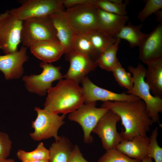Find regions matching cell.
<instances>
[{
  "mask_svg": "<svg viewBox=\"0 0 162 162\" xmlns=\"http://www.w3.org/2000/svg\"><path fill=\"white\" fill-rule=\"evenodd\" d=\"M85 97V103L110 101H132L141 99L139 98L130 94L118 93L99 87L93 83L86 76L81 82Z\"/></svg>",
  "mask_w": 162,
  "mask_h": 162,
  "instance_id": "5bb4252c",
  "label": "cell"
},
{
  "mask_svg": "<svg viewBox=\"0 0 162 162\" xmlns=\"http://www.w3.org/2000/svg\"><path fill=\"white\" fill-rule=\"evenodd\" d=\"M0 162H15V161L13 159H6L0 160Z\"/></svg>",
  "mask_w": 162,
  "mask_h": 162,
  "instance_id": "d590c367",
  "label": "cell"
},
{
  "mask_svg": "<svg viewBox=\"0 0 162 162\" xmlns=\"http://www.w3.org/2000/svg\"><path fill=\"white\" fill-rule=\"evenodd\" d=\"M128 69L132 75L134 83L131 88L127 91L128 93L143 100L153 122L159 123V114L162 112V99L151 94L149 87L145 81L146 69L140 63L135 67L129 66Z\"/></svg>",
  "mask_w": 162,
  "mask_h": 162,
  "instance_id": "3957f363",
  "label": "cell"
},
{
  "mask_svg": "<svg viewBox=\"0 0 162 162\" xmlns=\"http://www.w3.org/2000/svg\"><path fill=\"white\" fill-rule=\"evenodd\" d=\"M114 77L122 87L130 90L134 83V79L130 73L127 72L118 62L112 71Z\"/></svg>",
  "mask_w": 162,
  "mask_h": 162,
  "instance_id": "4316f807",
  "label": "cell"
},
{
  "mask_svg": "<svg viewBox=\"0 0 162 162\" xmlns=\"http://www.w3.org/2000/svg\"><path fill=\"white\" fill-rule=\"evenodd\" d=\"M29 48L36 57L49 64L58 60L65 52L64 48L59 41H41Z\"/></svg>",
  "mask_w": 162,
  "mask_h": 162,
  "instance_id": "e0dca14e",
  "label": "cell"
},
{
  "mask_svg": "<svg viewBox=\"0 0 162 162\" xmlns=\"http://www.w3.org/2000/svg\"><path fill=\"white\" fill-rule=\"evenodd\" d=\"M162 8V0H146L145 6L139 12L137 18L141 22H143L148 16L155 13Z\"/></svg>",
  "mask_w": 162,
  "mask_h": 162,
  "instance_id": "4dcf8cb0",
  "label": "cell"
},
{
  "mask_svg": "<svg viewBox=\"0 0 162 162\" xmlns=\"http://www.w3.org/2000/svg\"><path fill=\"white\" fill-rule=\"evenodd\" d=\"M12 142L9 135L0 131V160L7 159L10 154Z\"/></svg>",
  "mask_w": 162,
  "mask_h": 162,
  "instance_id": "1f68e13d",
  "label": "cell"
},
{
  "mask_svg": "<svg viewBox=\"0 0 162 162\" xmlns=\"http://www.w3.org/2000/svg\"><path fill=\"white\" fill-rule=\"evenodd\" d=\"M94 47L98 56L118 39L97 29L86 34Z\"/></svg>",
  "mask_w": 162,
  "mask_h": 162,
  "instance_id": "cb8c5ba5",
  "label": "cell"
},
{
  "mask_svg": "<svg viewBox=\"0 0 162 162\" xmlns=\"http://www.w3.org/2000/svg\"><path fill=\"white\" fill-rule=\"evenodd\" d=\"M27 162H49L48 160H38Z\"/></svg>",
  "mask_w": 162,
  "mask_h": 162,
  "instance_id": "f35d334b",
  "label": "cell"
},
{
  "mask_svg": "<svg viewBox=\"0 0 162 162\" xmlns=\"http://www.w3.org/2000/svg\"><path fill=\"white\" fill-rule=\"evenodd\" d=\"M64 13L75 34H86L98 29V8L93 4L73 6Z\"/></svg>",
  "mask_w": 162,
  "mask_h": 162,
  "instance_id": "5b68a950",
  "label": "cell"
},
{
  "mask_svg": "<svg viewBox=\"0 0 162 162\" xmlns=\"http://www.w3.org/2000/svg\"><path fill=\"white\" fill-rule=\"evenodd\" d=\"M65 55V58L69 62L70 67L63 77L78 84L98 66L95 59L90 56L73 50Z\"/></svg>",
  "mask_w": 162,
  "mask_h": 162,
  "instance_id": "4fadbf2b",
  "label": "cell"
},
{
  "mask_svg": "<svg viewBox=\"0 0 162 162\" xmlns=\"http://www.w3.org/2000/svg\"><path fill=\"white\" fill-rule=\"evenodd\" d=\"M101 107L109 109L119 116L124 128L121 133L123 140H131L137 136H148L147 133L154 122L141 99L104 102Z\"/></svg>",
  "mask_w": 162,
  "mask_h": 162,
  "instance_id": "6da1fadb",
  "label": "cell"
},
{
  "mask_svg": "<svg viewBox=\"0 0 162 162\" xmlns=\"http://www.w3.org/2000/svg\"><path fill=\"white\" fill-rule=\"evenodd\" d=\"M142 24L132 25L129 21L125 25L115 37L117 39L128 41L130 47L139 46L147 35L141 31Z\"/></svg>",
  "mask_w": 162,
  "mask_h": 162,
  "instance_id": "7402d4cb",
  "label": "cell"
},
{
  "mask_svg": "<svg viewBox=\"0 0 162 162\" xmlns=\"http://www.w3.org/2000/svg\"><path fill=\"white\" fill-rule=\"evenodd\" d=\"M44 108L50 112L65 115L77 110L85 102L82 87L72 80L65 79L59 80L56 85L47 91Z\"/></svg>",
  "mask_w": 162,
  "mask_h": 162,
  "instance_id": "7a4b0ae2",
  "label": "cell"
},
{
  "mask_svg": "<svg viewBox=\"0 0 162 162\" xmlns=\"http://www.w3.org/2000/svg\"><path fill=\"white\" fill-rule=\"evenodd\" d=\"M43 41H59L50 16L32 18L23 21L21 34V42L22 46L30 47Z\"/></svg>",
  "mask_w": 162,
  "mask_h": 162,
  "instance_id": "277c9868",
  "label": "cell"
},
{
  "mask_svg": "<svg viewBox=\"0 0 162 162\" xmlns=\"http://www.w3.org/2000/svg\"><path fill=\"white\" fill-rule=\"evenodd\" d=\"M158 128L156 127L149 137L148 156L153 158L155 162H162V148L158 142Z\"/></svg>",
  "mask_w": 162,
  "mask_h": 162,
  "instance_id": "f546056e",
  "label": "cell"
},
{
  "mask_svg": "<svg viewBox=\"0 0 162 162\" xmlns=\"http://www.w3.org/2000/svg\"><path fill=\"white\" fill-rule=\"evenodd\" d=\"M39 65L43 69L41 73L38 75H25L22 77V80L29 92L44 96L52 87L53 82L62 79L64 77L60 72V66H54L42 62L40 63Z\"/></svg>",
  "mask_w": 162,
  "mask_h": 162,
  "instance_id": "9c48e42d",
  "label": "cell"
},
{
  "mask_svg": "<svg viewBox=\"0 0 162 162\" xmlns=\"http://www.w3.org/2000/svg\"><path fill=\"white\" fill-rule=\"evenodd\" d=\"M56 29L58 39L64 48V54L73 51L72 43L75 33L65 16L64 10L49 15Z\"/></svg>",
  "mask_w": 162,
  "mask_h": 162,
  "instance_id": "2e32d148",
  "label": "cell"
},
{
  "mask_svg": "<svg viewBox=\"0 0 162 162\" xmlns=\"http://www.w3.org/2000/svg\"><path fill=\"white\" fill-rule=\"evenodd\" d=\"M120 120L116 114L109 110L100 118L92 131L100 138L102 146L106 150L116 147L123 140L116 128Z\"/></svg>",
  "mask_w": 162,
  "mask_h": 162,
  "instance_id": "8fae6325",
  "label": "cell"
},
{
  "mask_svg": "<svg viewBox=\"0 0 162 162\" xmlns=\"http://www.w3.org/2000/svg\"><path fill=\"white\" fill-rule=\"evenodd\" d=\"M17 158L22 162H27L38 160H48L50 158L49 150L42 142L39 143L34 150L27 152L19 149L16 153Z\"/></svg>",
  "mask_w": 162,
  "mask_h": 162,
  "instance_id": "484cf974",
  "label": "cell"
},
{
  "mask_svg": "<svg viewBox=\"0 0 162 162\" xmlns=\"http://www.w3.org/2000/svg\"><path fill=\"white\" fill-rule=\"evenodd\" d=\"M22 21L8 10L0 14V49L5 54L18 50Z\"/></svg>",
  "mask_w": 162,
  "mask_h": 162,
  "instance_id": "52a82bcc",
  "label": "cell"
},
{
  "mask_svg": "<svg viewBox=\"0 0 162 162\" xmlns=\"http://www.w3.org/2000/svg\"><path fill=\"white\" fill-rule=\"evenodd\" d=\"M27 47L22 46L19 50L0 55V70L6 80L19 79L24 72L23 64L28 60Z\"/></svg>",
  "mask_w": 162,
  "mask_h": 162,
  "instance_id": "9a60e30c",
  "label": "cell"
},
{
  "mask_svg": "<svg viewBox=\"0 0 162 162\" xmlns=\"http://www.w3.org/2000/svg\"><path fill=\"white\" fill-rule=\"evenodd\" d=\"M130 158L116 147L106 150L97 162H141Z\"/></svg>",
  "mask_w": 162,
  "mask_h": 162,
  "instance_id": "83f0119b",
  "label": "cell"
},
{
  "mask_svg": "<svg viewBox=\"0 0 162 162\" xmlns=\"http://www.w3.org/2000/svg\"><path fill=\"white\" fill-rule=\"evenodd\" d=\"M157 19L159 23H162V11L159 10L155 13Z\"/></svg>",
  "mask_w": 162,
  "mask_h": 162,
  "instance_id": "e575fe53",
  "label": "cell"
},
{
  "mask_svg": "<svg viewBox=\"0 0 162 162\" xmlns=\"http://www.w3.org/2000/svg\"><path fill=\"white\" fill-rule=\"evenodd\" d=\"M68 162H89L83 156L79 146L76 145L74 146L72 153Z\"/></svg>",
  "mask_w": 162,
  "mask_h": 162,
  "instance_id": "d6a6232c",
  "label": "cell"
},
{
  "mask_svg": "<svg viewBox=\"0 0 162 162\" xmlns=\"http://www.w3.org/2000/svg\"><path fill=\"white\" fill-rule=\"evenodd\" d=\"M72 47L73 51L96 58L97 57V54L86 34H75Z\"/></svg>",
  "mask_w": 162,
  "mask_h": 162,
  "instance_id": "d4e9b609",
  "label": "cell"
},
{
  "mask_svg": "<svg viewBox=\"0 0 162 162\" xmlns=\"http://www.w3.org/2000/svg\"><path fill=\"white\" fill-rule=\"evenodd\" d=\"M98 29L114 38L125 25L129 19L128 16L126 15H119L107 12L98 8Z\"/></svg>",
  "mask_w": 162,
  "mask_h": 162,
  "instance_id": "d6986e66",
  "label": "cell"
},
{
  "mask_svg": "<svg viewBox=\"0 0 162 162\" xmlns=\"http://www.w3.org/2000/svg\"><path fill=\"white\" fill-rule=\"evenodd\" d=\"M121 40L118 39L115 43L100 53L95 59L98 66L102 69L112 72L119 62L116 54Z\"/></svg>",
  "mask_w": 162,
  "mask_h": 162,
  "instance_id": "603a6c76",
  "label": "cell"
},
{
  "mask_svg": "<svg viewBox=\"0 0 162 162\" xmlns=\"http://www.w3.org/2000/svg\"><path fill=\"white\" fill-rule=\"evenodd\" d=\"M20 6L8 10L22 21L30 18L48 16L63 10L62 0H20Z\"/></svg>",
  "mask_w": 162,
  "mask_h": 162,
  "instance_id": "ba28073f",
  "label": "cell"
},
{
  "mask_svg": "<svg viewBox=\"0 0 162 162\" xmlns=\"http://www.w3.org/2000/svg\"><path fill=\"white\" fill-rule=\"evenodd\" d=\"M149 137L137 136L131 140H123L116 147L132 158L142 161L148 156Z\"/></svg>",
  "mask_w": 162,
  "mask_h": 162,
  "instance_id": "ac0fdd59",
  "label": "cell"
},
{
  "mask_svg": "<svg viewBox=\"0 0 162 162\" xmlns=\"http://www.w3.org/2000/svg\"><path fill=\"white\" fill-rule=\"evenodd\" d=\"M145 79L153 95L162 98V60L154 64L148 66Z\"/></svg>",
  "mask_w": 162,
  "mask_h": 162,
  "instance_id": "44dd1931",
  "label": "cell"
},
{
  "mask_svg": "<svg viewBox=\"0 0 162 162\" xmlns=\"http://www.w3.org/2000/svg\"><path fill=\"white\" fill-rule=\"evenodd\" d=\"M139 58L148 66L162 60V23L147 35L138 46Z\"/></svg>",
  "mask_w": 162,
  "mask_h": 162,
  "instance_id": "7c38bea8",
  "label": "cell"
},
{
  "mask_svg": "<svg viewBox=\"0 0 162 162\" xmlns=\"http://www.w3.org/2000/svg\"><path fill=\"white\" fill-rule=\"evenodd\" d=\"M141 162H152V158L147 156L142 160Z\"/></svg>",
  "mask_w": 162,
  "mask_h": 162,
  "instance_id": "8d00e7d4",
  "label": "cell"
},
{
  "mask_svg": "<svg viewBox=\"0 0 162 162\" xmlns=\"http://www.w3.org/2000/svg\"><path fill=\"white\" fill-rule=\"evenodd\" d=\"M50 146L49 162H68L73 152L74 146L70 140L64 136Z\"/></svg>",
  "mask_w": 162,
  "mask_h": 162,
  "instance_id": "ffe728a7",
  "label": "cell"
},
{
  "mask_svg": "<svg viewBox=\"0 0 162 162\" xmlns=\"http://www.w3.org/2000/svg\"><path fill=\"white\" fill-rule=\"evenodd\" d=\"M37 113L35 120L32 122V126L34 131L30 134L32 139L40 141L53 137L57 141L60 136L58 135L59 128L64 123L65 115L59 116L44 109L35 107Z\"/></svg>",
  "mask_w": 162,
  "mask_h": 162,
  "instance_id": "8992f818",
  "label": "cell"
},
{
  "mask_svg": "<svg viewBox=\"0 0 162 162\" xmlns=\"http://www.w3.org/2000/svg\"><path fill=\"white\" fill-rule=\"evenodd\" d=\"M94 4L98 8L107 12L122 15L127 14L126 4L124 3L118 4L110 0H94Z\"/></svg>",
  "mask_w": 162,
  "mask_h": 162,
  "instance_id": "f1b7e54d",
  "label": "cell"
},
{
  "mask_svg": "<svg viewBox=\"0 0 162 162\" xmlns=\"http://www.w3.org/2000/svg\"><path fill=\"white\" fill-rule=\"evenodd\" d=\"M112 2L118 4H121L123 3L122 0H110Z\"/></svg>",
  "mask_w": 162,
  "mask_h": 162,
  "instance_id": "74e56055",
  "label": "cell"
},
{
  "mask_svg": "<svg viewBox=\"0 0 162 162\" xmlns=\"http://www.w3.org/2000/svg\"><path fill=\"white\" fill-rule=\"evenodd\" d=\"M64 7L68 8L75 6L86 4H94V0H62Z\"/></svg>",
  "mask_w": 162,
  "mask_h": 162,
  "instance_id": "836d02e7",
  "label": "cell"
},
{
  "mask_svg": "<svg viewBox=\"0 0 162 162\" xmlns=\"http://www.w3.org/2000/svg\"><path fill=\"white\" fill-rule=\"evenodd\" d=\"M96 106V102L85 103L68 116L70 120L77 122L81 126L84 142L87 144L92 142L91 132L100 118L109 110L107 108L97 107Z\"/></svg>",
  "mask_w": 162,
  "mask_h": 162,
  "instance_id": "30bf717a",
  "label": "cell"
}]
</instances>
